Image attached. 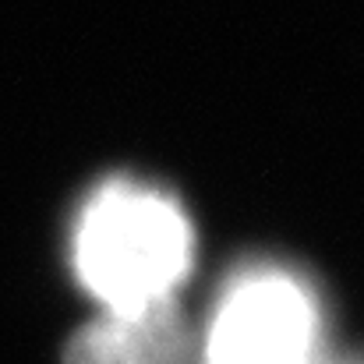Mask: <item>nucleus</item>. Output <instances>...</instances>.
<instances>
[{
	"instance_id": "1",
	"label": "nucleus",
	"mask_w": 364,
	"mask_h": 364,
	"mask_svg": "<svg viewBox=\"0 0 364 364\" xmlns=\"http://www.w3.org/2000/svg\"><path fill=\"white\" fill-rule=\"evenodd\" d=\"M188 269L191 223L166 195L110 181L82 205L75 223V272L107 311L173 297Z\"/></svg>"
},
{
	"instance_id": "2",
	"label": "nucleus",
	"mask_w": 364,
	"mask_h": 364,
	"mask_svg": "<svg viewBox=\"0 0 364 364\" xmlns=\"http://www.w3.org/2000/svg\"><path fill=\"white\" fill-rule=\"evenodd\" d=\"M315 318V304L294 276L244 272L216 308L198 364H311Z\"/></svg>"
},
{
	"instance_id": "3",
	"label": "nucleus",
	"mask_w": 364,
	"mask_h": 364,
	"mask_svg": "<svg viewBox=\"0 0 364 364\" xmlns=\"http://www.w3.org/2000/svg\"><path fill=\"white\" fill-rule=\"evenodd\" d=\"M64 364H198V333L173 297H159L82 326Z\"/></svg>"
}]
</instances>
